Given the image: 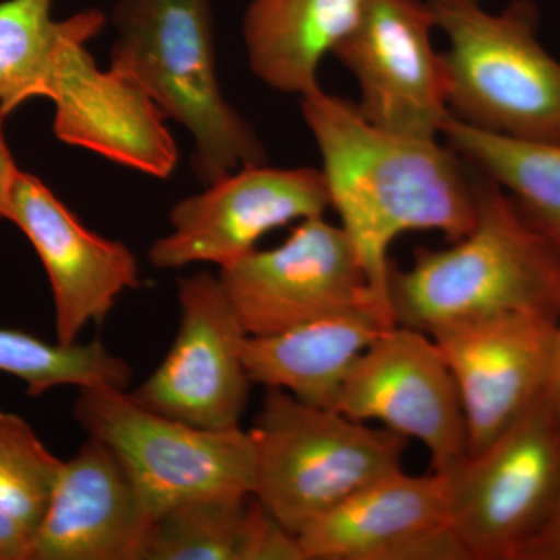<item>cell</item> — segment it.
<instances>
[{"label":"cell","instance_id":"cb8c5ba5","mask_svg":"<svg viewBox=\"0 0 560 560\" xmlns=\"http://www.w3.org/2000/svg\"><path fill=\"white\" fill-rule=\"evenodd\" d=\"M62 463L43 444L27 420L0 410V514L35 536Z\"/></svg>","mask_w":560,"mask_h":560},{"label":"cell","instance_id":"8992f818","mask_svg":"<svg viewBox=\"0 0 560 560\" xmlns=\"http://www.w3.org/2000/svg\"><path fill=\"white\" fill-rule=\"evenodd\" d=\"M73 418L108 445L138 486L151 517L212 495H253L248 430H206L138 404L130 393L79 389Z\"/></svg>","mask_w":560,"mask_h":560},{"label":"cell","instance_id":"2e32d148","mask_svg":"<svg viewBox=\"0 0 560 560\" xmlns=\"http://www.w3.org/2000/svg\"><path fill=\"white\" fill-rule=\"evenodd\" d=\"M305 560H471L448 515L441 474L393 471L300 536Z\"/></svg>","mask_w":560,"mask_h":560},{"label":"cell","instance_id":"d6986e66","mask_svg":"<svg viewBox=\"0 0 560 560\" xmlns=\"http://www.w3.org/2000/svg\"><path fill=\"white\" fill-rule=\"evenodd\" d=\"M368 0H250L243 44L250 72L280 94L319 88L324 58L359 24Z\"/></svg>","mask_w":560,"mask_h":560},{"label":"cell","instance_id":"44dd1931","mask_svg":"<svg viewBox=\"0 0 560 560\" xmlns=\"http://www.w3.org/2000/svg\"><path fill=\"white\" fill-rule=\"evenodd\" d=\"M55 0L0 2V113L10 116L32 98H49L62 46L73 35L105 28L106 14L90 9L54 18Z\"/></svg>","mask_w":560,"mask_h":560},{"label":"cell","instance_id":"9c48e42d","mask_svg":"<svg viewBox=\"0 0 560 560\" xmlns=\"http://www.w3.org/2000/svg\"><path fill=\"white\" fill-rule=\"evenodd\" d=\"M429 0H368L334 57L359 86L361 116L416 139H442L451 119L447 75Z\"/></svg>","mask_w":560,"mask_h":560},{"label":"cell","instance_id":"7c38bea8","mask_svg":"<svg viewBox=\"0 0 560 560\" xmlns=\"http://www.w3.org/2000/svg\"><path fill=\"white\" fill-rule=\"evenodd\" d=\"M178 335L158 370L130 393L149 410L206 430L241 427L250 382L243 348L248 334L219 276L178 280Z\"/></svg>","mask_w":560,"mask_h":560},{"label":"cell","instance_id":"3957f363","mask_svg":"<svg viewBox=\"0 0 560 560\" xmlns=\"http://www.w3.org/2000/svg\"><path fill=\"white\" fill-rule=\"evenodd\" d=\"M110 21L109 68L190 132L191 171L202 186L267 164L264 142L221 90L210 0H119Z\"/></svg>","mask_w":560,"mask_h":560},{"label":"cell","instance_id":"ac0fdd59","mask_svg":"<svg viewBox=\"0 0 560 560\" xmlns=\"http://www.w3.org/2000/svg\"><path fill=\"white\" fill-rule=\"evenodd\" d=\"M390 326L393 320L375 308H353L278 334L248 335L243 359L253 385L335 408L353 364Z\"/></svg>","mask_w":560,"mask_h":560},{"label":"cell","instance_id":"7402d4cb","mask_svg":"<svg viewBox=\"0 0 560 560\" xmlns=\"http://www.w3.org/2000/svg\"><path fill=\"white\" fill-rule=\"evenodd\" d=\"M442 140L499 184L560 248V143L490 135L451 119Z\"/></svg>","mask_w":560,"mask_h":560},{"label":"cell","instance_id":"8fae6325","mask_svg":"<svg viewBox=\"0 0 560 560\" xmlns=\"http://www.w3.org/2000/svg\"><path fill=\"white\" fill-rule=\"evenodd\" d=\"M335 410L420 442L438 474L467 455L458 386L440 346L423 331L399 324L383 330L353 364Z\"/></svg>","mask_w":560,"mask_h":560},{"label":"cell","instance_id":"d4e9b609","mask_svg":"<svg viewBox=\"0 0 560 560\" xmlns=\"http://www.w3.org/2000/svg\"><path fill=\"white\" fill-rule=\"evenodd\" d=\"M521 560H560V493L547 521L523 550Z\"/></svg>","mask_w":560,"mask_h":560},{"label":"cell","instance_id":"6da1fadb","mask_svg":"<svg viewBox=\"0 0 560 560\" xmlns=\"http://www.w3.org/2000/svg\"><path fill=\"white\" fill-rule=\"evenodd\" d=\"M301 114L319 150L330 208L357 250L372 300L393 319L389 249L415 231L459 241L474 228L482 175L442 139L374 127L355 103L316 88ZM396 324V323H394Z\"/></svg>","mask_w":560,"mask_h":560},{"label":"cell","instance_id":"ba28073f","mask_svg":"<svg viewBox=\"0 0 560 560\" xmlns=\"http://www.w3.org/2000/svg\"><path fill=\"white\" fill-rule=\"evenodd\" d=\"M219 280L250 337L353 308L382 313L355 248L326 215L300 221L275 248L250 250L220 267Z\"/></svg>","mask_w":560,"mask_h":560},{"label":"cell","instance_id":"4316f807","mask_svg":"<svg viewBox=\"0 0 560 560\" xmlns=\"http://www.w3.org/2000/svg\"><path fill=\"white\" fill-rule=\"evenodd\" d=\"M3 119H5V116L0 113V220H5L11 186H13V180L21 171L13 160L5 135H3Z\"/></svg>","mask_w":560,"mask_h":560},{"label":"cell","instance_id":"4fadbf2b","mask_svg":"<svg viewBox=\"0 0 560 560\" xmlns=\"http://www.w3.org/2000/svg\"><path fill=\"white\" fill-rule=\"evenodd\" d=\"M558 320L499 315L441 327L440 346L456 386L467 429V455L511 429L548 393Z\"/></svg>","mask_w":560,"mask_h":560},{"label":"cell","instance_id":"603a6c76","mask_svg":"<svg viewBox=\"0 0 560 560\" xmlns=\"http://www.w3.org/2000/svg\"><path fill=\"white\" fill-rule=\"evenodd\" d=\"M0 372L24 382L32 397L58 386L125 390L132 378L131 364L98 340L61 345L14 329H0Z\"/></svg>","mask_w":560,"mask_h":560},{"label":"cell","instance_id":"7a4b0ae2","mask_svg":"<svg viewBox=\"0 0 560 560\" xmlns=\"http://www.w3.org/2000/svg\"><path fill=\"white\" fill-rule=\"evenodd\" d=\"M394 323L433 334L499 315L560 318V248L499 184L482 175L477 220L444 249L390 265Z\"/></svg>","mask_w":560,"mask_h":560},{"label":"cell","instance_id":"ffe728a7","mask_svg":"<svg viewBox=\"0 0 560 560\" xmlns=\"http://www.w3.org/2000/svg\"><path fill=\"white\" fill-rule=\"evenodd\" d=\"M140 560L305 559L298 537L254 495H212L158 515Z\"/></svg>","mask_w":560,"mask_h":560},{"label":"cell","instance_id":"52a82bcc","mask_svg":"<svg viewBox=\"0 0 560 560\" xmlns=\"http://www.w3.org/2000/svg\"><path fill=\"white\" fill-rule=\"evenodd\" d=\"M445 480L448 515L471 560H521L560 493V419L547 396Z\"/></svg>","mask_w":560,"mask_h":560},{"label":"cell","instance_id":"5b68a950","mask_svg":"<svg viewBox=\"0 0 560 560\" xmlns=\"http://www.w3.org/2000/svg\"><path fill=\"white\" fill-rule=\"evenodd\" d=\"M248 431L254 499L296 537L353 493L400 470L408 442L275 388L265 393Z\"/></svg>","mask_w":560,"mask_h":560},{"label":"cell","instance_id":"e0dca14e","mask_svg":"<svg viewBox=\"0 0 560 560\" xmlns=\"http://www.w3.org/2000/svg\"><path fill=\"white\" fill-rule=\"evenodd\" d=\"M153 522L130 474L108 445L88 436L62 463L31 560H140Z\"/></svg>","mask_w":560,"mask_h":560},{"label":"cell","instance_id":"484cf974","mask_svg":"<svg viewBox=\"0 0 560 560\" xmlns=\"http://www.w3.org/2000/svg\"><path fill=\"white\" fill-rule=\"evenodd\" d=\"M32 540L31 530L0 514V560H31Z\"/></svg>","mask_w":560,"mask_h":560},{"label":"cell","instance_id":"30bf717a","mask_svg":"<svg viewBox=\"0 0 560 560\" xmlns=\"http://www.w3.org/2000/svg\"><path fill=\"white\" fill-rule=\"evenodd\" d=\"M329 190L320 168L246 165L176 202L171 234L151 245L158 270L241 259L279 228L326 215Z\"/></svg>","mask_w":560,"mask_h":560},{"label":"cell","instance_id":"277c9868","mask_svg":"<svg viewBox=\"0 0 560 560\" xmlns=\"http://www.w3.org/2000/svg\"><path fill=\"white\" fill-rule=\"evenodd\" d=\"M453 119L525 142L560 143V61L539 38V9L512 0L490 11L482 0H429Z\"/></svg>","mask_w":560,"mask_h":560},{"label":"cell","instance_id":"83f0119b","mask_svg":"<svg viewBox=\"0 0 560 560\" xmlns=\"http://www.w3.org/2000/svg\"><path fill=\"white\" fill-rule=\"evenodd\" d=\"M547 399L560 419V318L556 335L555 363H552L551 381L548 386Z\"/></svg>","mask_w":560,"mask_h":560},{"label":"cell","instance_id":"5bb4252c","mask_svg":"<svg viewBox=\"0 0 560 560\" xmlns=\"http://www.w3.org/2000/svg\"><path fill=\"white\" fill-rule=\"evenodd\" d=\"M5 220L20 228L46 270L61 345L79 342L84 327L102 324L120 294L140 285L132 250L88 230L38 176L18 173Z\"/></svg>","mask_w":560,"mask_h":560},{"label":"cell","instance_id":"9a60e30c","mask_svg":"<svg viewBox=\"0 0 560 560\" xmlns=\"http://www.w3.org/2000/svg\"><path fill=\"white\" fill-rule=\"evenodd\" d=\"M102 31L90 28L62 46L49 101L60 142L153 178L167 179L179 150L164 114L140 84L114 69H98L88 43Z\"/></svg>","mask_w":560,"mask_h":560}]
</instances>
